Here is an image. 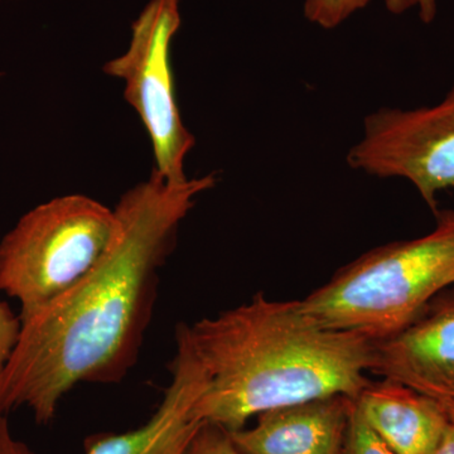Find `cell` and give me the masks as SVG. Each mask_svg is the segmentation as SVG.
I'll use <instances>...</instances> for the list:
<instances>
[{
	"label": "cell",
	"mask_w": 454,
	"mask_h": 454,
	"mask_svg": "<svg viewBox=\"0 0 454 454\" xmlns=\"http://www.w3.org/2000/svg\"><path fill=\"white\" fill-rule=\"evenodd\" d=\"M214 173L169 184L152 172L115 206L118 230L88 276L22 321L0 372V411L28 408L38 424L82 384H118L138 361L160 271L182 221Z\"/></svg>",
	"instance_id": "6da1fadb"
},
{
	"label": "cell",
	"mask_w": 454,
	"mask_h": 454,
	"mask_svg": "<svg viewBox=\"0 0 454 454\" xmlns=\"http://www.w3.org/2000/svg\"><path fill=\"white\" fill-rule=\"evenodd\" d=\"M184 328L207 379L199 413L227 432L279 406L331 395L356 399L372 381V340L325 327L301 301L258 293Z\"/></svg>",
	"instance_id": "7a4b0ae2"
},
{
	"label": "cell",
	"mask_w": 454,
	"mask_h": 454,
	"mask_svg": "<svg viewBox=\"0 0 454 454\" xmlns=\"http://www.w3.org/2000/svg\"><path fill=\"white\" fill-rule=\"evenodd\" d=\"M429 234L381 245L339 269L301 300L319 324L384 339L454 284V211H437Z\"/></svg>",
	"instance_id": "3957f363"
},
{
	"label": "cell",
	"mask_w": 454,
	"mask_h": 454,
	"mask_svg": "<svg viewBox=\"0 0 454 454\" xmlns=\"http://www.w3.org/2000/svg\"><path fill=\"white\" fill-rule=\"evenodd\" d=\"M118 230L114 208L66 195L26 212L0 239V292L20 306V322L61 297L106 255Z\"/></svg>",
	"instance_id": "277c9868"
},
{
	"label": "cell",
	"mask_w": 454,
	"mask_h": 454,
	"mask_svg": "<svg viewBox=\"0 0 454 454\" xmlns=\"http://www.w3.org/2000/svg\"><path fill=\"white\" fill-rule=\"evenodd\" d=\"M181 25V0H151L131 25L127 51L103 68L124 82L125 100L151 140L153 172L169 184L190 179L184 160L195 145L182 119L173 77L172 43Z\"/></svg>",
	"instance_id": "5b68a950"
},
{
	"label": "cell",
	"mask_w": 454,
	"mask_h": 454,
	"mask_svg": "<svg viewBox=\"0 0 454 454\" xmlns=\"http://www.w3.org/2000/svg\"><path fill=\"white\" fill-rule=\"evenodd\" d=\"M348 163L375 177L406 179L437 214L438 193L454 188V82L437 106L369 114Z\"/></svg>",
	"instance_id": "8992f818"
},
{
	"label": "cell",
	"mask_w": 454,
	"mask_h": 454,
	"mask_svg": "<svg viewBox=\"0 0 454 454\" xmlns=\"http://www.w3.org/2000/svg\"><path fill=\"white\" fill-rule=\"evenodd\" d=\"M370 372L441 404L454 402V291L438 294L397 333L372 340Z\"/></svg>",
	"instance_id": "52a82bcc"
},
{
	"label": "cell",
	"mask_w": 454,
	"mask_h": 454,
	"mask_svg": "<svg viewBox=\"0 0 454 454\" xmlns=\"http://www.w3.org/2000/svg\"><path fill=\"white\" fill-rule=\"evenodd\" d=\"M206 387L205 370L191 346L184 324L178 325L170 381L157 411L139 428L89 437L85 454H190L197 432L206 423L199 413Z\"/></svg>",
	"instance_id": "ba28073f"
},
{
	"label": "cell",
	"mask_w": 454,
	"mask_h": 454,
	"mask_svg": "<svg viewBox=\"0 0 454 454\" xmlns=\"http://www.w3.org/2000/svg\"><path fill=\"white\" fill-rule=\"evenodd\" d=\"M354 406L346 395L317 397L262 411L252 428L229 433L241 454H340Z\"/></svg>",
	"instance_id": "9c48e42d"
},
{
	"label": "cell",
	"mask_w": 454,
	"mask_h": 454,
	"mask_svg": "<svg viewBox=\"0 0 454 454\" xmlns=\"http://www.w3.org/2000/svg\"><path fill=\"white\" fill-rule=\"evenodd\" d=\"M370 428L394 454H432L450 426L446 408L399 382H372L355 399Z\"/></svg>",
	"instance_id": "30bf717a"
},
{
	"label": "cell",
	"mask_w": 454,
	"mask_h": 454,
	"mask_svg": "<svg viewBox=\"0 0 454 454\" xmlns=\"http://www.w3.org/2000/svg\"><path fill=\"white\" fill-rule=\"evenodd\" d=\"M372 0H304V16L313 25L333 29L352 14L366 8Z\"/></svg>",
	"instance_id": "8fae6325"
},
{
	"label": "cell",
	"mask_w": 454,
	"mask_h": 454,
	"mask_svg": "<svg viewBox=\"0 0 454 454\" xmlns=\"http://www.w3.org/2000/svg\"><path fill=\"white\" fill-rule=\"evenodd\" d=\"M340 454H394L364 419L355 403Z\"/></svg>",
	"instance_id": "7c38bea8"
},
{
	"label": "cell",
	"mask_w": 454,
	"mask_h": 454,
	"mask_svg": "<svg viewBox=\"0 0 454 454\" xmlns=\"http://www.w3.org/2000/svg\"><path fill=\"white\" fill-rule=\"evenodd\" d=\"M190 454H241L231 435L216 424L205 423L193 439Z\"/></svg>",
	"instance_id": "4fadbf2b"
},
{
	"label": "cell",
	"mask_w": 454,
	"mask_h": 454,
	"mask_svg": "<svg viewBox=\"0 0 454 454\" xmlns=\"http://www.w3.org/2000/svg\"><path fill=\"white\" fill-rule=\"evenodd\" d=\"M20 327L22 322L20 316L5 301H0V372L16 346Z\"/></svg>",
	"instance_id": "5bb4252c"
},
{
	"label": "cell",
	"mask_w": 454,
	"mask_h": 454,
	"mask_svg": "<svg viewBox=\"0 0 454 454\" xmlns=\"http://www.w3.org/2000/svg\"><path fill=\"white\" fill-rule=\"evenodd\" d=\"M385 5L391 14H396V16L418 8L420 20L427 25L432 23L437 17L438 0H385Z\"/></svg>",
	"instance_id": "9a60e30c"
},
{
	"label": "cell",
	"mask_w": 454,
	"mask_h": 454,
	"mask_svg": "<svg viewBox=\"0 0 454 454\" xmlns=\"http://www.w3.org/2000/svg\"><path fill=\"white\" fill-rule=\"evenodd\" d=\"M0 454H35L25 442L14 437L7 414L0 411Z\"/></svg>",
	"instance_id": "2e32d148"
},
{
	"label": "cell",
	"mask_w": 454,
	"mask_h": 454,
	"mask_svg": "<svg viewBox=\"0 0 454 454\" xmlns=\"http://www.w3.org/2000/svg\"><path fill=\"white\" fill-rule=\"evenodd\" d=\"M432 454H454V419L450 418V426H448L437 450Z\"/></svg>",
	"instance_id": "e0dca14e"
},
{
	"label": "cell",
	"mask_w": 454,
	"mask_h": 454,
	"mask_svg": "<svg viewBox=\"0 0 454 454\" xmlns=\"http://www.w3.org/2000/svg\"><path fill=\"white\" fill-rule=\"evenodd\" d=\"M446 408L448 417L450 418V419H454V402L452 403H447V404H442Z\"/></svg>",
	"instance_id": "ac0fdd59"
},
{
	"label": "cell",
	"mask_w": 454,
	"mask_h": 454,
	"mask_svg": "<svg viewBox=\"0 0 454 454\" xmlns=\"http://www.w3.org/2000/svg\"><path fill=\"white\" fill-rule=\"evenodd\" d=\"M0 2H2V0H0Z\"/></svg>",
	"instance_id": "d6986e66"
}]
</instances>
